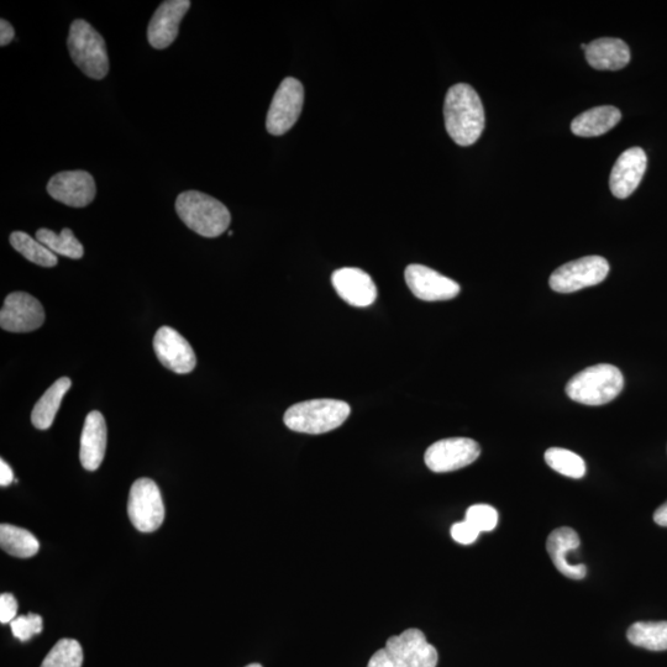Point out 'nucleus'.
<instances>
[{
	"label": "nucleus",
	"mask_w": 667,
	"mask_h": 667,
	"mask_svg": "<svg viewBox=\"0 0 667 667\" xmlns=\"http://www.w3.org/2000/svg\"><path fill=\"white\" fill-rule=\"evenodd\" d=\"M624 387V377L618 367L600 364L588 367L571 378L566 393L572 401L586 406H603L616 399Z\"/></svg>",
	"instance_id": "39448f33"
},
{
	"label": "nucleus",
	"mask_w": 667,
	"mask_h": 667,
	"mask_svg": "<svg viewBox=\"0 0 667 667\" xmlns=\"http://www.w3.org/2000/svg\"><path fill=\"white\" fill-rule=\"evenodd\" d=\"M107 449V424L101 412L93 411L84 422L81 437V464L87 471H96L102 465Z\"/></svg>",
	"instance_id": "6ab92c4d"
},
{
	"label": "nucleus",
	"mask_w": 667,
	"mask_h": 667,
	"mask_svg": "<svg viewBox=\"0 0 667 667\" xmlns=\"http://www.w3.org/2000/svg\"><path fill=\"white\" fill-rule=\"evenodd\" d=\"M627 638L635 647L651 651L667 650V622H637L628 629Z\"/></svg>",
	"instance_id": "b1692460"
},
{
	"label": "nucleus",
	"mask_w": 667,
	"mask_h": 667,
	"mask_svg": "<svg viewBox=\"0 0 667 667\" xmlns=\"http://www.w3.org/2000/svg\"><path fill=\"white\" fill-rule=\"evenodd\" d=\"M333 287L350 306L365 308L377 298V288L365 271L355 267L336 270L332 276Z\"/></svg>",
	"instance_id": "f3484780"
},
{
	"label": "nucleus",
	"mask_w": 667,
	"mask_h": 667,
	"mask_svg": "<svg viewBox=\"0 0 667 667\" xmlns=\"http://www.w3.org/2000/svg\"><path fill=\"white\" fill-rule=\"evenodd\" d=\"M0 546L9 555L15 558H31L38 554L39 540L29 530L15 527V525H0Z\"/></svg>",
	"instance_id": "5701e85b"
},
{
	"label": "nucleus",
	"mask_w": 667,
	"mask_h": 667,
	"mask_svg": "<svg viewBox=\"0 0 667 667\" xmlns=\"http://www.w3.org/2000/svg\"><path fill=\"white\" fill-rule=\"evenodd\" d=\"M83 650L75 639H61L47 654L41 667H82Z\"/></svg>",
	"instance_id": "cd10ccee"
},
{
	"label": "nucleus",
	"mask_w": 667,
	"mask_h": 667,
	"mask_svg": "<svg viewBox=\"0 0 667 667\" xmlns=\"http://www.w3.org/2000/svg\"><path fill=\"white\" fill-rule=\"evenodd\" d=\"M191 4L189 0H167L157 8L147 28V40L154 49L164 50L173 44Z\"/></svg>",
	"instance_id": "2eb2a0df"
},
{
	"label": "nucleus",
	"mask_w": 667,
	"mask_h": 667,
	"mask_svg": "<svg viewBox=\"0 0 667 667\" xmlns=\"http://www.w3.org/2000/svg\"><path fill=\"white\" fill-rule=\"evenodd\" d=\"M404 277L414 296L425 302L450 301L461 291L459 283L423 265H409Z\"/></svg>",
	"instance_id": "4468645a"
},
{
	"label": "nucleus",
	"mask_w": 667,
	"mask_h": 667,
	"mask_svg": "<svg viewBox=\"0 0 667 667\" xmlns=\"http://www.w3.org/2000/svg\"><path fill=\"white\" fill-rule=\"evenodd\" d=\"M157 359L166 369L178 375H185L196 369V354L183 336L170 327L157 330L154 338Z\"/></svg>",
	"instance_id": "ddd939ff"
},
{
	"label": "nucleus",
	"mask_w": 667,
	"mask_h": 667,
	"mask_svg": "<svg viewBox=\"0 0 667 667\" xmlns=\"http://www.w3.org/2000/svg\"><path fill=\"white\" fill-rule=\"evenodd\" d=\"M246 667H262L260 664H250Z\"/></svg>",
	"instance_id": "c9c22d12"
},
{
	"label": "nucleus",
	"mask_w": 667,
	"mask_h": 667,
	"mask_svg": "<svg viewBox=\"0 0 667 667\" xmlns=\"http://www.w3.org/2000/svg\"><path fill=\"white\" fill-rule=\"evenodd\" d=\"M128 514L134 527L143 533L159 529L165 519V504L159 486L150 479H139L131 486Z\"/></svg>",
	"instance_id": "0eeeda50"
},
{
	"label": "nucleus",
	"mask_w": 667,
	"mask_h": 667,
	"mask_svg": "<svg viewBox=\"0 0 667 667\" xmlns=\"http://www.w3.org/2000/svg\"><path fill=\"white\" fill-rule=\"evenodd\" d=\"M445 128L451 139L460 146H471L485 129V109L479 94L470 84L458 83L446 94L444 104Z\"/></svg>",
	"instance_id": "f257e3e1"
},
{
	"label": "nucleus",
	"mask_w": 667,
	"mask_h": 667,
	"mask_svg": "<svg viewBox=\"0 0 667 667\" xmlns=\"http://www.w3.org/2000/svg\"><path fill=\"white\" fill-rule=\"evenodd\" d=\"M36 240L54 254L66 256L68 259L80 260L84 255L83 245L68 228L63 229L60 234L50 229H40L36 233Z\"/></svg>",
	"instance_id": "393cba45"
},
{
	"label": "nucleus",
	"mask_w": 667,
	"mask_h": 667,
	"mask_svg": "<svg viewBox=\"0 0 667 667\" xmlns=\"http://www.w3.org/2000/svg\"><path fill=\"white\" fill-rule=\"evenodd\" d=\"M18 614V602L10 593L0 596V623H12Z\"/></svg>",
	"instance_id": "2f4dec72"
},
{
	"label": "nucleus",
	"mask_w": 667,
	"mask_h": 667,
	"mask_svg": "<svg viewBox=\"0 0 667 667\" xmlns=\"http://www.w3.org/2000/svg\"><path fill=\"white\" fill-rule=\"evenodd\" d=\"M585 52L587 62L596 70H622L630 61L629 46L621 39L602 38L592 41Z\"/></svg>",
	"instance_id": "aec40b11"
},
{
	"label": "nucleus",
	"mask_w": 667,
	"mask_h": 667,
	"mask_svg": "<svg viewBox=\"0 0 667 667\" xmlns=\"http://www.w3.org/2000/svg\"><path fill=\"white\" fill-rule=\"evenodd\" d=\"M176 212L189 229L204 238H218L231 223L229 209L202 192L181 193L176 199Z\"/></svg>",
	"instance_id": "f03ea898"
},
{
	"label": "nucleus",
	"mask_w": 667,
	"mask_h": 667,
	"mask_svg": "<svg viewBox=\"0 0 667 667\" xmlns=\"http://www.w3.org/2000/svg\"><path fill=\"white\" fill-rule=\"evenodd\" d=\"M481 448L475 440L450 438L429 446L424 460L428 469L437 474L458 471L480 458Z\"/></svg>",
	"instance_id": "9d476101"
},
{
	"label": "nucleus",
	"mask_w": 667,
	"mask_h": 667,
	"mask_svg": "<svg viewBox=\"0 0 667 667\" xmlns=\"http://www.w3.org/2000/svg\"><path fill=\"white\" fill-rule=\"evenodd\" d=\"M15 38V31L8 20H0V46L4 47L10 44Z\"/></svg>",
	"instance_id": "473e14b6"
},
{
	"label": "nucleus",
	"mask_w": 667,
	"mask_h": 667,
	"mask_svg": "<svg viewBox=\"0 0 667 667\" xmlns=\"http://www.w3.org/2000/svg\"><path fill=\"white\" fill-rule=\"evenodd\" d=\"M480 534L479 530L467 521L456 523L451 527V537L462 545L475 543Z\"/></svg>",
	"instance_id": "7c9ffc66"
},
{
	"label": "nucleus",
	"mask_w": 667,
	"mask_h": 667,
	"mask_svg": "<svg viewBox=\"0 0 667 667\" xmlns=\"http://www.w3.org/2000/svg\"><path fill=\"white\" fill-rule=\"evenodd\" d=\"M609 264L605 257L587 256L567 262L551 273L549 285L558 293H574L584 288L600 285L606 280Z\"/></svg>",
	"instance_id": "6e6552de"
},
{
	"label": "nucleus",
	"mask_w": 667,
	"mask_h": 667,
	"mask_svg": "<svg viewBox=\"0 0 667 667\" xmlns=\"http://www.w3.org/2000/svg\"><path fill=\"white\" fill-rule=\"evenodd\" d=\"M45 322L41 303L29 293L13 292L5 298L0 312V327L10 333H30Z\"/></svg>",
	"instance_id": "9b49d317"
},
{
	"label": "nucleus",
	"mask_w": 667,
	"mask_h": 667,
	"mask_svg": "<svg viewBox=\"0 0 667 667\" xmlns=\"http://www.w3.org/2000/svg\"><path fill=\"white\" fill-rule=\"evenodd\" d=\"M580 544L579 534L574 529L567 527L555 529L549 535L548 542H546V550H548L556 569L559 570L560 574L576 581L585 579L587 567L584 564H571L567 555L579 550Z\"/></svg>",
	"instance_id": "a211bd4d"
},
{
	"label": "nucleus",
	"mask_w": 667,
	"mask_h": 667,
	"mask_svg": "<svg viewBox=\"0 0 667 667\" xmlns=\"http://www.w3.org/2000/svg\"><path fill=\"white\" fill-rule=\"evenodd\" d=\"M47 192L55 201L68 207L84 208L96 198V182L86 171H63L47 183Z\"/></svg>",
	"instance_id": "f8f14e48"
},
{
	"label": "nucleus",
	"mask_w": 667,
	"mask_h": 667,
	"mask_svg": "<svg viewBox=\"0 0 667 667\" xmlns=\"http://www.w3.org/2000/svg\"><path fill=\"white\" fill-rule=\"evenodd\" d=\"M15 638L20 642H28L34 635H38L44 628V621L39 614L29 613L28 616H20L10 623Z\"/></svg>",
	"instance_id": "c756f323"
},
{
	"label": "nucleus",
	"mask_w": 667,
	"mask_h": 667,
	"mask_svg": "<svg viewBox=\"0 0 667 667\" xmlns=\"http://www.w3.org/2000/svg\"><path fill=\"white\" fill-rule=\"evenodd\" d=\"M465 521L474 525L480 533L492 532L497 527L498 513L488 504H475L467 509Z\"/></svg>",
	"instance_id": "c85d7f7f"
},
{
	"label": "nucleus",
	"mask_w": 667,
	"mask_h": 667,
	"mask_svg": "<svg viewBox=\"0 0 667 667\" xmlns=\"http://www.w3.org/2000/svg\"><path fill=\"white\" fill-rule=\"evenodd\" d=\"M350 413L351 408L344 401L313 399L288 408L283 420L293 432L318 435L341 427Z\"/></svg>",
	"instance_id": "20e7f679"
},
{
	"label": "nucleus",
	"mask_w": 667,
	"mask_h": 667,
	"mask_svg": "<svg viewBox=\"0 0 667 667\" xmlns=\"http://www.w3.org/2000/svg\"><path fill=\"white\" fill-rule=\"evenodd\" d=\"M72 386V381L68 377H62L44 393L35 404L33 413H31V422L36 429H49L54 423L57 412H59L62 399L66 396Z\"/></svg>",
	"instance_id": "4be33fe9"
},
{
	"label": "nucleus",
	"mask_w": 667,
	"mask_h": 667,
	"mask_svg": "<svg viewBox=\"0 0 667 667\" xmlns=\"http://www.w3.org/2000/svg\"><path fill=\"white\" fill-rule=\"evenodd\" d=\"M654 521L656 524L661 525V527H667V502L660 508L656 509V512L654 513Z\"/></svg>",
	"instance_id": "f704fd0d"
},
{
	"label": "nucleus",
	"mask_w": 667,
	"mask_h": 667,
	"mask_svg": "<svg viewBox=\"0 0 667 667\" xmlns=\"http://www.w3.org/2000/svg\"><path fill=\"white\" fill-rule=\"evenodd\" d=\"M621 119V110L612 105H602V107L587 110L572 120L571 130L581 138H595V136L608 133L621 122Z\"/></svg>",
	"instance_id": "412c9836"
},
{
	"label": "nucleus",
	"mask_w": 667,
	"mask_h": 667,
	"mask_svg": "<svg viewBox=\"0 0 667 667\" xmlns=\"http://www.w3.org/2000/svg\"><path fill=\"white\" fill-rule=\"evenodd\" d=\"M304 88L296 78L288 77L278 87L267 113L266 129L271 135L281 136L290 131L302 113Z\"/></svg>",
	"instance_id": "1a4fd4ad"
},
{
	"label": "nucleus",
	"mask_w": 667,
	"mask_h": 667,
	"mask_svg": "<svg viewBox=\"0 0 667 667\" xmlns=\"http://www.w3.org/2000/svg\"><path fill=\"white\" fill-rule=\"evenodd\" d=\"M10 244L20 252L26 260L42 267H55L59 259L56 254L42 245L39 240L31 238L24 231H14L10 235Z\"/></svg>",
	"instance_id": "a878e982"
},
{
	"label": "nucleus",
	"mask_w": 667,
	"mask_h": 667,
	"mask_svg": "<svg viewBox=\"0 0 667 667\" xmlns=\"http://www.w3.org/2000/svg\"><path fill=\"white\" fill-rule=\"evenodd\" d=\"M438 651L428 643L422 630L408 629L387 640L367 667H437Z\"/></svg>",
	"instance_id": "7ed1b4c3"
},
{
	"label": "nucleus",
	"mask_w": 667,
	"mask_h": 667,
	"mask_svg": "<svg viewBox=\"0 0 667 667\" xmlns=\"http://www.w3.org/2000/svg\"><path fill=\"white\" fill-rule=\"evenodd\" d=\"M75 65L93 80H103L109 72L107 45L103 36L86 20L73 21L67 39Z\"/></svg>",
	"instance_id": "423d86ee"
},
{
	"label": "nucleus",
	"mask_w": 667,
	"mask_h": 667,
	"mask_svg": "<svg viewBox=\"0 0 667 667\" xmlns=\"http://www.w3.org/2000/svg\"><path fill=\"white\" fill-rule=\"evenodd\" d=\"M648 159L643 149L632 147L618 157L609 178V188L619 199L632 196L647 171Z\"/></svg>",
	"instance_id": "dca6fc26"
},
{
	"label": "nucleus",
	"mask_w": 667,
	"mask_h": 667,
	"mask_svg": "<svg viewBox=\"0 0 667 667\" xmlns=\"http://www.w3.org/2000/svg\"><path fill=\"white\" fill-rule=\"evenodd\" d=\"M14 481V472L7 462L0 460V486L7 487Z\"/></svg>",
	"instance_id": "72a5a7b5"
},
{
	"label": "nucleus",
	"mask_w": 667,
	"mask_h": 667,
	"mask_svg": "<svg viewBox=\"0 0 667 667\" xmlns=\"http://www.w3.org/2000/svg\"><path fill=\"white\" fill-rule=\"evenodd\" d=\"M545 461L551 469L570 479L579 480L586 475L585 461L574 451L551 448L546 450Z\"/></svg>",
	"instance_id": "bb28decb"
}]
</instances>
